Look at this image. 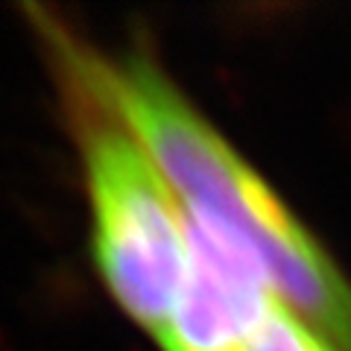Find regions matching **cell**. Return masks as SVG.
I'll return each mask as SVG.
<instances>
[{
	"instance_id": "6da1fadb",
	"label": "cell",
	"mask_w": 351,
	"mask_h": 351,
	"mask_svg": "<svg viewBox=\"0 0 351 351\" xmlns=\"http://www.w3.org/2000/svg\"><path fill=\"white\" fill-rule=\"evenodd\" d=\"M82 100L120 120L179 199L258 263L272 293L339 351H351V281L240 152L147 56L112 59L53 41Z\"/></svg>"
},
{
	"instance_id": "7a4b0ae2",
	"label": "cell",
	"mask_w": 351,
	"mask_h": 351,
	"mask_svg": "<svg viewBox=\"0 0 351 351\" xmlns=\"http://www.w3.org/2000/svg\"><path fill=\"white\" fill-rule=\"evenodd\" d=\"M85 108L97 269L132 319L161 337L188 269V208L120 120L88 100Z\"/></svg>"
},
{
	"instance_id": "3957f363",
	"label": "cell",
	"mask_w": 351,
	"mask_h": 351,
	"mask_svg": "<svg viewBox=\"0 0 351 351\" xmlns=\"http://www.w3.org/2000/svg\"><path fill=\"white\" fill-rule=\"evenodd\" d=\"M276 299L243 249L188 214V269L158 343L164 351H249Z\"/></svg>"
},
{
	"instance_id": "277c9868",
	"label": "cell",
	"mask_w": 351,
	"mask_h": 351,
	"mask_svg": "<svg viewBox=\"0 0 351 351\" xmlns=\"http://www.w3.org/2000/svg\"><path fill=\"white\" fill-rule=\"evenodd\" d=\"M249 351H339L325 334L307 325L284 302H272L261 319Z\"/></svg>"
}]
</instances>
